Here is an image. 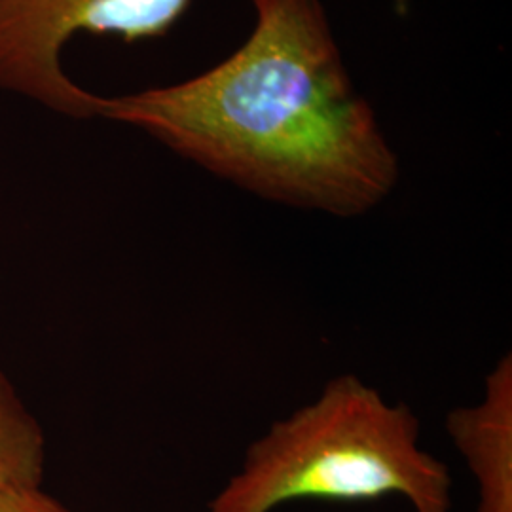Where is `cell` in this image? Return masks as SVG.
<instances>
[{
  "label": "cell",
  "mask_w": 512,
  "mask_h": 512,
  "mask_svg": "<svg viewBox=\"0 0 512 512\" xmlns=\"http://www.w3.org/2000/svg\"><path fill=\"white\" fill-rule=\"evenodd\" d=\"M247 42L181 84L101 97L99 116L143 129L270 202L361 217L401 177L378 118L349 78L321 0H253Z\"/></svg>",
  "instance_id": "obj_1"
},
{
  "label": "cell",
  "mask_w": 512,
  "mask_h": 512,
  "mask_svg": "<svg viewBox=\"0 0 512 512\" xmlns=\"http://www.w3.org/2000/svg\"><path fill=\"white\" fill-rule=\"evenodd\" d=\"M446 433L475 478V512H512L511 353L488 372L475 404L448 412Z\"/></svg>",
  "instance_id": "obj_4"
},
{
  "label": "cell",
  "mask_w": 512,
  "mask_h": 512,
  "mask_svg": "<svg viewBox=\"0 0 512 512\" xmlns=\"http://www.w3.org/2000/svg\"><path fill=\"white\" fill-rule=\"evenodd\" d=\"M0 512H73L40 486H14L0 490Z\"/></svg>",
  "instance_id": "obj_6"
},
{
  "label": "cell",
  "mask_w": 512,
  "mask_h": 512,
  "mask_svg": "<svg viewBox=\"0 0 512 512\" xmlns=\"http://www.w3.org/2000/svg\"><path fill=\"white\" fill-rule=\"evenodd\" d=\"M44 433L0 372V490L40 486Z\"/></svg>",
  "instance_id": "obj_5"
},
{
  "label": "cell",
  "mask_w": 512,
  "mask_h": 512,
  "mask_svg": "<svg viewBox=\"0 0 512 512\" xmlns=\"http://www.w3.org/2000/svg\"><path fill=\"white\" fill-rule=\"evenodd\" d=\"M401 495L412 512H452V475L421 446V423L355 374L253 440L205 512H274L302 501H374Z\"/></svg>",
  "instance_id": "obj_2"
},
{
  "label": "cell",
  "mask_w": 512,
  "mask_h": 512,
  "mask_svg": "<svg viewBox=\"0 0 512 512\" xmlns=\"http://www.w3.org/2000/svg\"><path fill=\"white\" fill-rule=\"evenodd\" d=\"M410 2H412V0H393L395 12H397L399 16H404V14L408 12V8H410Z\"/></svg>",
  "instance_id": "obj_7"
},
{
  "label": "cell",
  "mask_w": 512,
  "mask_h": 512,
  "mask_svg": "<svg viewBox=\"0 0 512 512\" xmlns=\"http://www.w3.org/2000/svg\"><path fill=\"white\" fill-rule=\"evenodd\" d=\"M192 0H0V90L76 120L99 116L101 95L73 82L63 50L74 35L133 44L165 37Z\"/></svg>",
  "instance_id": "obj_3"
}]
</instances>
